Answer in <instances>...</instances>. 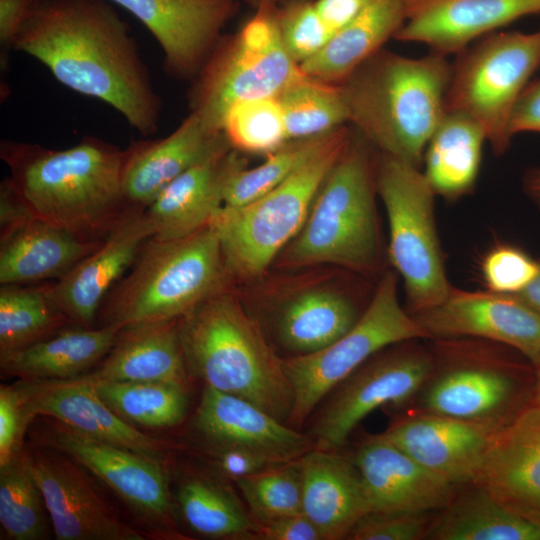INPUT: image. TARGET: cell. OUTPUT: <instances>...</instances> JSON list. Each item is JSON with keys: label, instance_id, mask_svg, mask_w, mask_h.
Wrapping results in <instances>:
<instances>
[{"label": "cell", "instance_id": "obj_1", "mask_svg": "<svg viewBox=\"0 0 540 540\" xmlns=\"http://www.w3.org/2000/svg\"><path fill=\"white\" fill-rule=\"evenodd\" d=\"M12 49L111 106L142 137L158 131L162 100L129 25L108 0H36Z\"/></svg>", "mask_w": 540, "mask_h": 540}, {"label": "cell", "instance_id": "obj_2", "mask_svg": "<svg viewBox=\"0 0 540 540\" xmlns=\"http://www.w3.org/2000/svg\"><path fill=\"white\" fill-rule=\"evenodd\" d=\"M0 158L32 215L86 241H102L129 208L123 194L125 149L95 136L52 149L1 140Z\"/></svg>", "mask_w": 540, "mask_h": 540}, {"label": "cell", "instance_id": "obj_3", "mask_svg": "<svg viewBox=\"0 0 540 540\" xmlns=\"http://www.w3.org/2000/svg\"><path fill=\"white\" fill-rule=\"evenodd\" d=\"M452 63L380 49L340 83L349 122L380 153L420 168L445 112Z\"/></svg>", "mask_w": 540, "mask_h": 540}, {"label": "cell", "instance_id": "obj_4", "mask_svg": "<svg viewBox=\"0 0 540 540\" xmlns=\"http://www.w3.org/2000/svg\"><path fill=\"white\" fill-rule=\"evenodd\" d=\"M179 336L190 375L287 424L294 393L281 358L229 289L180 318Z\"/></svg>", "mask_w": 540, "mask_h": 540}, {"label": "cell", "instance_id": "obj_5", "mask_svg": "<svg viewBox=\"0 0 540 540\" xmlns=\"http://www.w3.org/2000/svg\"><path fill=\"white\" fill-rule=\"evenodd\" d=\"M232 281L218 235L211 225L172 240L154 237L142 245L126 274L102 302L101 326H127L180 319Z\"/></svg>", "mask_w": 540, "mask_h": 540}, {"label": "cell", "instance_id": "obj_6", "mask_svg": "<svg viewBox=\"0 0 540 540\" xmlns=\"http://www.w3.org/2000/svg\"><path fill=\"white\" fill-rule=\"evenodd\" d=\"M377 150L357 130L326 176L299 233L283 251L284 267L334 264L368 274L380 259L375 194Z\"/></svg>", "mask_w": 540, "mask_h": 540}, {"label": "cell", "instance_id": "obj_7", "mask_svg": "<svg viewBox=\"0 0 540 540\" xmlns=\"http://www.w3.org/2000/svg\"><path fill=\"white\" fill-rule=\"evenodd\" d=\"M429 340L434 365L412 410L499 429L532 403L536 376L511 358L508 346L471 337Z\"/></svg>", "mask_w": 540, "mask_h": 540}, {"label": "cell", "instance_id": "obj_8", "mask_svg": "<svg viewBox=\"0 0 540 540\" xmlns=\"http://www.w3.org/2000/svg\"><path fill=\"white\" fill-rule=\"evenodd\" d=\"M352 132L340 127L332 140L277 187L239 207H222L210 223L232 280L262 274L299 233L326 176Z\"/></svg>", "mask_w": 540, "mask_h": 540}, {"label": "cell", "instance_id": "obj_9", "mask_svg": "<svg viewBox=\"0 0 540 540\" xmlns=\"http://www.w3.org/2000/svg\"><path fill=\"white\" fill-rule=\"evenodd\" d=\"M278 2L265 0L234 36L222 37L192 81L190 112L208 128L223 131L224 118L234 104L277 97L304 75L282 42Z\"/></svg>", "mask_w": 540, "mask_h": 540}, {"label": "cell", "instance_id": "obj_10", "mask_svg": "<svg viewBox=\"0 0 540 540\" xmlns=\"http://www.w3.org/2000/svg\"><path fill=\"white\" fill-rule=\"evenodd\" d=\"M376 186L388 218V256L403 279L407 311L432 308L452 288L435 223L436 195L420 168L380 152Z\"/></svg>", "mask_w": 540, "mask_h": 540}, {"label": "cell", "instance_id": "obj_11", "mask_svg": "<svg viewBox=\"0 0 540 540\" xmlns=\"http://www.w3.org/2000/svg\"><path fill=\"white\" fill-rule=\"evenodd\" d=\"M397 285L396 271L385 272L365 311L344 335L317 352L281 358L294 393L287 425L299 429L339 383L376 353L405 340L427 339L400 305Z\"/></svg>", "mask_w": 540, "mask_h": 540}, {"label": "cell", "instance_id": "obj_12", "mask_svg": "<svg viewBox=\"0 0 540 540\" xmlns=\"http://www.w3.org/2000/svg\"><path fill=\"white\" fill-rule=\"evenodd\" d=\"M540 67V29L494 31L456 55L445 110L463 112L484 129L494 154L510 147L508 119L531 76Z\"/></svg>", "mask_w": 540, "mask_h": 540}, {"label": "cell", "instance_id": "obj_13", "mask_svg": "<svg viewBox=\"0 0 540 540\" xmlns=\"http://www.w3.org/2000/svg\"><path fill=\"white\" fill-rule=\"evenodd\" d=\"M422 340H405L381 350L326 396L306 432L315 448L340 450L372 411L411 404L434 365L431 344Z\"/></svg>", "mask_w": 540, "mask_h": 540}, {"label": "cell", "instance_id": "obj_14", "mask_svg": "<svg viewBox=\"0 0 540 540\" xmlns=\"http://www.w3.org/2000/svg\"><path fill=\"white\" fill-rule=\"evenodd\" d=\"M40 438L98 477L145 522L170 529L173 509L164 461L89 437L54 419Z\"/></svg>", "mask_w": 540, "mask_h": 540}, {"label": "cell", "instance_id": "obj_15", "mask_svg": "<svg viewBox=\"0 0 540 540\" xmlns=\"http://www.w3.org/2000/svg\"><path fill=\"white\" fill-rule=\"evenodd\" d=\"M427 339L471 337L506 345L540 366V314L510 294L452 286L440 304L411 314Z\"/></svg>", "mask_w": 540, "mask_h": 540}, {"label": "cell", "instance_id": "obj_16", "mask_svg": "<svg viewBox=\"0 0 540 540\" xmlns=\"http://www.w3.org/2000/svg\"><path fill=\"white\" fill-rule=\"evenodd\" d=\"M134 15L152 34L172 78L193 81L238 13L236 0H109Z\"/></svg>", "mask_w": 540, "mask_h": 540}, {"label": "cell", "instance_id": "obj_17", "mask_svg": "<svg viewBox=\"0 0 540 540\" xmlns=\"http://www.w3.org/2000/svg\"><path fill=\"white\" fill-rule=\"evenodd\" d=\"M52 450L23 449V454L58 540L144 539L120 520L68 456Z\"/></svg>", "mask_w": 540, "mask_h": 540}, {"label": "cell", "instance_id": "obj_18", "mask_svg": "<svg viewBox=\"0 0 540 540\" xmlns=\"http://www.w3.org/2000/svg\"><path fill=\"white\" fill-rule=\"evenodd\" d=\"M30 420L50 417L89 437L164 461L166 444L118 416L82 375L14 383Z\"/></svg>", "mask_w": 540, "mask_h": 540}, {"label": "cell", "instance_id": "obj_19", "mask_svg": "<svg viewBox=\"0 0 540 540\" xmlns=\"http://www.w3.org/2000/svg\"><path fill=\"white\" fill-rule=\"evenodd\" d=\"M499 429L411 409L381 434L427 469L465 486L476 481Z\"/></svg>", "mask_w": 540, "mask_h": 540}, {"label": "cell", "instance_id": "obj_20", "mask_svg": "<svg viewBox=\"0 0 540 540\" xmlns=\"http://www.w3.org/2000/svg\"><path fill=\"white\" fill-rule=\"evenodd\" d=\"M353 460L370 512H439L462 487L427 469L381 433L363 439Z\"/></svg>", "mask_w": 540, "mask_h": 540}, {"label": "cell", "instance_id": "obj_21", "mask_svg": "<svg viewBox=\"0 0 540 540\" xmlns=\"http://www.w3.org/2000/svg\"><path fill=\"white\" fill-rule=\"evenodd\" d=\"M405 22L394 38L426 45L430 53L457 55L472 42L529 15L540 0H402Z\"/></svg>", "mask_w": 540, "mask_h": 540}, {"label": "cell", "instance_id": "obj_22", "mask_svg": "<svg viewBox=\"0 0 540 540\" xmlns=\"http://www.w3.org/2000/svg\"><path fill=\"white\" fill-rule=\"evenodd\" d=\"M152 236L145 210L131 209L94 251L62 278L51 281L52 296L72 324L94 326L105 297Z\"/></svg>", "mask_w": 540, "mask_h": 540}, {"label": "cell", "instance_id": "obj_23", "mask_svg": "<svg viewBox=\"0 0 540 540\" xmlns=\"http://www.w3.org/2000/svg\"><path fill=\"white\" fill-rule=\"evenodd\" d=\"M193 426L212 447L241 448L279 463L300 459L315 448L301 433L240 397L205 385Z\"/></svg>", "mask_w": 540, "mask_h": 540}, {"label": "cell", "instance_id": "obj_24", "mask_svg": "<svg viewBox=\"0 0 540 540\" xmlns=\"http://www.w3.org/2000/svg\"><path fill=\"white\" fill-rule=\"evenodd\" d=\"M229 147L223 131L208 128L192 112L163 138L131 140L125 148L122 178L128 207L146 210L183 172Z\"/></svg>", "mask_w": 540, "mask_h": 540}, {"label": "cell", "instance_id": "obj_25", "mask_svg": "<svg viewBox=\"0 0 540 540\" xmlns=\"http://www.w3.org/2000/svg\"><path fill=\"white\" fill-rule=\"evenodd\" d=\"M474 484L540 523V406L528 404L495 433Z\"/></svg>", "mask_w": 540, "mask_h": 540}, {"label": "cell", "instance_id": "obj_26", "mask_svg": "<svg viewBox=\"0 0 540 540\" xmlns=\"http://www.w3.org/2000/svg\"><path fill=\"white\" fill-rule=\"evenodd\" d=\"M246 166L240 151L229 147L183 172L145 210L152 237L178 239L209 224L223 207L230 179Z\"/></svg>", "mask_w": 540, "mask_h": 540}, {"label": "cell", "instance_id": "obj_27", "mask_svg": "<svg viewBox=\"0 0 540 540\" xmlns=\"http://www.w3.org/2000/svg\"><path fill=\"white\" fill-rule=\"evenodd\" d=\"M302 511L323 540L347 539L356 523L370 512L353 458L340 450L314 448L300 458Z\"/></svg>", "mask_w": 540, "mask_h": 540}, {"label": "cell", "instance_id": "obj_28", "mask_svg": "<svg viewBox=\"0 0 540 540\" xmlns=\"http://www.w3.org/2000/svg\"><path fill=\"white\" fill-rule=\"evenodd\" d=\"M189 371L179 336V319L145 322L119 330L96 369L82 374L92 383L163 381L185 387Z\"/></svg>", "mask_w": 540, "mask_h": 540}, {"label": "cell", "instance_id": "obj_29", "mask_svg": "<svg viewBox=\"0 0 540 540\" xmlns=\"http://www.w3.org/2000/svg\"><path fill=\"white\" fill-rule=\"evenodd\" d=\"M101 242L82 240L31 216L0 230V284L58 280Z\"/></svg>", "mask_w": 540, "mask_h": 540}, {"label": "cell", "instance_id": "obj_30", "mask_svg": "<svg viewBox=\"0 0 540 540\" xmlns=\"http://www.w3.org/2000/svg\"><path fill=\"white\" fill-rule=\"evenodd\" d=\"M119 330L113 325H68L40 342L0 356L1 372L24 380H58L80 376L106 357Z\"/></svg>", "mask_w": 540, "mask_h": 540}, {"label": "cell", "instance_id": "obj_31", "mask_svg": "<svg viewBox=\"0 0 540 540\" xmlns=\"http://www.w3.org/2000/svg\"><path fill=\"white\" fill-rule=\"evenodd\" d=\"M405 22L402 0H368L361 11L313 57L300 64L308 76L340 84L382 49Z\"/></svg>", "mask_w": 540, "mask_h": 540}, {"label": "cell", "instance_id": "obj_32", "mask_svg": "<svg viewBox=\"0 0 540 540\" xmlns=\"http://www.w3.org/2000/svg\"><path fill=\"white\" fill-rule=\"evenodd\" d=\"M486 139L471 116L445 110L424 152L423 174L435 195L455 201L474 189Z\"/></svg>", "mask_w": 540, "mask_h": 540}, {"label": "cell", "instance_id": "obj_33", "mask_svg": "<svg viewBox=\"0 0 540 540\" xmlns=\"http://www.w3.org/2000/svg\"><path fill=\"white\" fill-rule=\"evenodd\" d=\"M427 539L540 540V523L513 511L472 483L462 486L439 511Z\"/></svg>", "mask_w": 540, "mask_h": 540}, {"label": "cell", "instance_id": "obj_34", "mask_svg": "<svg viewBox=\"0 0 540 540\" xmlns=\"http://www.w3.org/2000/svg\"><path fill=\"white\" fill-rule=\"evenodd\" d=\"M361 314L351 298L337 290L308 289L282 307L277 337L292 356L311 354L344 335Z\"/></svg>", "mask_w": 540, "mask_h": 540}, {"label": "cell", "instance_id": "obj_35", "mask_svg": "<svg viewBox=\"0 0 540 540\" xmlns=\"http://www.w3.org/2000/svg\"><path fill=\"white\" fill-rule=\"evenodd\" d=\"M182 519L210 539H256L258 525L235 493L222 482L196 474L180 484L176 496Z\"/></svg>", "mask_w": 540, "mask_h": 540}, {"label": "cell", "instance_id": "obj_36", "mask_svg": "<svg viewBox=\"0 0 540 540\" xmlns=\"http://www.w3.org/2000/svg\"><path fill=\"white\" fill-rule=\"evenodd\" d=\"M72 323L51 293V281L0 284V356L40 342Z\"/></svg>", "mask_w": 540, "mask_h": 540}, {"label": "cell", "instance_id": "obj_37", "mask_svg": "<svg viewBox=\"0 0 540 540\" xmlns=\"http://www.w3.org/2000/svg\"><path fill=\"white\" fill-rule=\"evenodd\" d=\"M92 384L108 407L133 425L173 427L180 424L187 413L188 387L176 383L130 381Z\"/></svg>", "mask_w": 540, "mask_h": 540}, {"label": "cell", "instance_id": "obj_38", "mask_svg": "<svg viewBox=\"0 0 540 540\" xmlns=\"http://www.w3.org/2000/svg\"><path fill=\"white\" fill-rule=\"evenodd\" d=\"M289 140L329 133L349 122L340 84L304 73L278 96Z\"/></svg>", "mask_w": 540, "mask_h": 540}, {"label": "cell", "instance_id": "obj_39", "mask_svg": "<svg viewBox=\"0 0 540 540\" xmlns=\"http://www.w3.org/2000/svg\"><path fill=\"white\" fill-rule=\"evenodd\" d=\"M42 492L23 450L0 466V524L11 540H42L49 535Z\"/></svg>", "mask_w": 540, "mask_h": 540}, {"label": "cell", "instance_id": "obj_40", "mask_svg": "<svg viewBox=\"0 0 540 540\" xmlns=\"http://www.w3.org/2000/svg\"><path fill=\"white\" fill-rule=\"evenodd\" d=\"M339 128L315 137L289 140L259 166L238 170L225 189L223 207L243 206L277 187L327 146Z\"/></svg>", "mask_w": 540, "mask_h": 540}, {"label": "cell", "instance_id": "obj_41", "mask_svg": "<svg viewBox=\"0 0 540 540\" xmlns=\"http://www.w3.org/2000/svg\"><path fill=\"white\" fill-rule=\"evenodd\" d=\"M235 483L257 525L303 512L300 459L243 477Z\"/></svg>", "mask_w": 540, "mask_h": 540}, {"label": "cell", "instance_id": "obj_42", "mask_svg": "<svg viewBox=\"0 0 540 540\" xmlns=\"http://www.w3.org/2000/svg\"><path fill=\"white\" fill-rule=\"evenodd\" d=\"M223 132L240 152L269 155L289 141L277 97L234 104L223 122Z\"/></svg>", "mask_w": 540, "mask_h": 540}, {"label": "cell", "instance_id": "obj_43", "mask_svg": "<svg viewBox=\"0 0 540 540\" xmlns=\"http://www.w3.org/2000/svg\"><path fill=\"white\" fill-rule=\"evenodd\" d=\"M277 22L287 52L299 65L316 55L333 36L313 0H279Z\"/></svg>", "mask_w": 540, "mask_h": 540}, {"label": "cell", "instance_id": "obj_44", "mask_svg": "<svg viewBox=\"0 0 540 540\" xmlns=\"http://www.w3.org/2000/svg\"><path fill=\"white\" fill-rule=\"evenodd\" d=\"M480 269L487 291L516 294L537 276L540 261L518 246L502 243L485 254Z\"/></svg>", "mask_w": 540, "mask_h": 540}, {"label": "cell", "instance_id": "obj_45", "mask_svg": "<svg viewBox=\"0 0 540 540\" xmlns=\"http://www.w3.org/2000/svg\"><path fill=\"white\" fill-rule=\"evenodd\" d=\"M434 512H369L353 527L349 540L427 539Z\"/></svg>", "mask_w": 540, "mask_h": 540}, {"label": "cell", "instance_id": "obj_46", "mask_svg": "<svg viewBox=\"0 0 540 540\" xmlns=\"http://www.w3.org/2000/svg\"><path fill=\"white\" fill-rule=\"evenodd\" d=\"M30 418L14 384L0 386V466L22 450V440Z\"/></svg>", "mask_w": 540, "mask_h": 540}, {"label": "cell", "instance_id": "obj_47", "mask_svg": "<svg viewBox=\"0 0 540 540\" xmlns=\"http://www.w3.org/2000/svg\"><path fill=\"white\" fill-rule=\"evenodd\" d=\"M207 460L222 478L236 481L265 469L283 464L254 452L234 447L208 446Z\"/></svg>", "mask_w": 540, "mask_h": 540}, {"label": "cell", "instance_id": "obj_48", "mask_svg": "<svg viewBox=\"0 0 540 540\" xmlns=\"http://www.w3.org/2000/svg\"><path fill=\"white\" fill-rule=\"evenodd\" d=\"M507 129L511 139L522 132L540 133V79L530 81L516 99Z\"/></svg>", "mask_w": 540, "mask_h": 540}, {"label": "cell", "instance_id": "obj_49", "mask_svg": "<svg viewBox=\"0 0 540 540\" xmlns=\"http://www.w3.org/2000/svg\"><path fill=\"white\" fill-rule=\"evenodd\" d=\"M256 539L323 540L316 526L303 512L259 524Z\"/></svg>", "mask_w": 540, "mask_h": 540}, {"label": "cell", "instance_id": "obj_50", "mask_svg": "<svg viewBox=\"0 0 540 540\" xmlns=\"http://www.w3.org/2000/svg\"><path fill=\"white\" fill-rule=\"evenodd\" d=\"M35 3L36 0H0V43L5 51L12 49Z\"/></svg>", "mask_w": 540, "mask_h": 540}, {"label": "cell", "instance_id": "obj_51", "mask_svg": "<svg viewBox=\"0 0 540 540\" xmlns=\"http://www.w3.org/2000/svg\"><path fill=\"white\" fill-rule=\"evenodd\" d=\"M315 8L333 35L348 24L368 0H313Z\"/></svg>", "mask_w": 540, "mask_h": 540}, {"label": "cell", "instance_id": "obj_52", "mask_svg": "<svg viewBox=\"0 0 540 540\" xmlns=\"http://www.w3.org/2000/svg\"><path fill=\"white\" fill-rule=\"evenodd\" d=\"M540 261V260H539ZM540 314V269L533 281L521 292L510 294Z\"/></svg>", "mask_w": 540, "mask_h": 540}, {"label": "cell", "instance_id": "obj_53", "mask_svg": "<svg viewBox=\"0 0 540 540\" xmlns=\"http://www.w3.org/2000/svg\"><path fill=\"white\" fill-rule=\"evenodd\" d=\"M527 195L540 207V167L529 169L523 180Z\"/></svg>", "mask_w": 540, "mask_h": 540}, {"label": "cell", "instance_id": "obj_54", "mask_svg": "<svg viewBox=\"0 0 540 540\" xmlns=\"http://www.w3.org/2000/svg\"><path fill=\"white\" fill-rule=\"evenodd\" d=\"M535 372H536V379H535L532 403L540 406V366L535 368Z\"/></svg>", "mask_w": 540, "mask_h": 540}, {"label": "cell", "instance_id": "obj_55", "mask_svg": "<svg viewBox=\"0 0 540 540\" xmlns=\"http://www.w3.org/2000/svg\"><path fill=\"white\" fill-rule=\"evenodd\" d=\"M248 5H250L252 8L256 9L260 6L261 3H263L265 0H244Z\"/></svg>", "mask_w": 540, "mask_h": 540}]
</instances>
